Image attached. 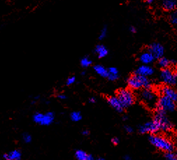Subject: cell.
Instances as JSON below:
<instances>
[{"label":"cell","mask_w":177,"mask_h":160,"mask_svg":"<svg viewBox=\"0 0 177 160\" xmlns=\"http://www.w3.org/2000/svg\"><path fill=\"white\" fill-rule=\"evenodd\" d=\"M149 141L153 145H154L158 150L165 152H173L174 150V145L165 137L161 136L151 135L149 136Z\"/></svg>","instance_id":"6da1fadb"},{"label":"cell","mask_w":177,"mask_h":160,"mask_svg":"<svg viewBox=\"0 0 177 160\" xmlns=\"http://www.w3.org/2000/svg\"><path fill=\"white\" fill-rule=\"evenodd\" d=\"M127 84L132 90H139V89L151 88V81L145 76H142L134 74L129 78Z\"/></svg>","instance_id":"7a4b0ae2"},{"label":"cell","mask_w":177,"mask_h":160,"mask_svg":"<svg viewBox=\"0 0 177 160\" xmlns=\"http://www.w3.org/2000/svg\"><path fill=\"white\" fill-rule=\"evenodd\" d=\"M153 120L158 124L160 130L169 131L172 128V124L166 115V112L163 110L157 109Z\"/></svg>","instance_id":"3957f363"},{"label":"cell","mask_w":177,"mask_h":160,"mask_svg":"<svg viewBox=\"0 0 177 160\" xmlns=\"http://www.w3.org/2000/svg\"><path fill=\"white\" fill-rule=\"evenodd\" d=\"M116 97L119 99L124 108L132 106L134 101V94H133L132 91L128 90V89L120 90L118 92Z\"/></svg>","instance_id":"277c9868"},{"label":"cell","mask_w":177,"mask_h":160,"mask_svg":"<svg viewBox=\"0 0 177 160\" xmlns=\"http://www.w3.org/2000/svg\"><path fill=\"white\" fill-rule=\"evenodd\" d=\"M139 97L143 102L149 107H153L156 105L157 95L154 91L151 88L144 89L139 93Z\"/></svg>","instance_id":"5b68a950"},{"label":"cell","mask_w":177,"mask_h":160,"mask_svg":"<svg viewBox=\"0 0 177 160\" xmlns=\"http://www.w3.org/2000/svg\"><path fill=\"white\" fill-rule=\"evenodd\" d=\"M157 109L158 110H163L165 112H172L176 109V105L174 101L169 99L168 97L162 95L159 99H158L156 103Z\"/></svg>","instance_id":"8992f818"},{"label":"cell","mask_w":177,"mask_h":160,"mask_svg":"<svg viewBox=\"0 0 177 160\" xmlns=\"http://www.w3.org/2000/svg\"><path fill=\"white\" fill-rule=\"evenodd\" d=\"M160 78L162 82L168 86L174 85L177 83V72H174L169 68L162 70Z\"/></svg>","instance_id":"52a82bcc"},{"label":"cell","mask_w":177,"mask_h":160,"mask_svg":"<svg viewBox=\"0 0 177 160\" xmlns=\"http://www.w3.org/2000/svg\"><path fill=\"white\" fill-rule=\"evenodd\" d=\"M160 130L159 127L154 120L149 121L141 125L139 128V131L141 134H154Z\"/></svg>","instance_id":"ba28073f"},{"label":"cell","mask_w":177,"mask_h":160,"mask_svg":"<svg viewBox=\"0 0 177 160\" xmlns=\"http://www.w3.org/2000/svg\"><path fill=\"white\" fill-rule=\"evenodd\" d=\"M148 51H149L153 56L154 57L155 59H158L162 57L165 50H164L163 46L159 43H153L152 44L150 45L149 47Z\"/></svg>","instance_id":"9c48e42d"},{"label":"cell","mask_w":177,"mask_h":160,"mask_svg":"<svg viewBox=\"0 0 177 160\" xmlns=\"http://www.w3.org/2000/svg\"><path fill=\"white\" fill-rule=\"evenodd\" d=\"M160 92L163 96L168 97L169 99L172 100L175 103H177V92L174 89L171 88L168 85L163 86L160 89Z\"/></svg>","instance_id":"30bf717a"},{"label":"cell","mask_w":177,"mask_h":160,"mask_svg":"<svg viewBox=\"0 0 177 160\" xmlns=\"http://www.w3.org/2000/svg\"><path fill=\"white\" fill-rule=\"evenodd\" d=\"M153 72H154V70H153L152 67L149 66V65L142 64L141 66L139 67L138 68L136 69V72H135V74L148 77V76L152 75Z\"/></svg>","instance_id":"8fae6325"},{"label":"cell","mask_w":177,"mask_h":160,"mask_svg":"<svg viewBox=\"0 0 177 160\" xmlns=\"http://www.w3.org/2000/svg\"><path fill=\"white\" fill-rule=\"evenodd\" d=\"M107 101H108L109 104L113 108H114L116 111L120 113L123 112L124 108L117 97H109L108 99H107Z\"/></svg>","instance_id":"7c38bea8"},{"label":"cell","mask_w":177,"mask_h":160,"mask_svg":"<svg viewBox=\"0 0 177 160\" xmlns=\"http://www.w3.org/2000/svg\"><path fill=\"white\" fill-rule=\"evenodd\" d=\"M154 59V57L149 51L143 52L139 56V60L142 63V64L149 65V64L152 63Z\"/></svg>","instance_id":"4fadbf2b"},{"label":"cell","mask_w":177,"mask_h":160,"mask_svg":"<svg viewBox=\"0 0 177 160\" xmlns=\"http://www.w3.org/2000/svg\"><path fill=\"white\" fill-rule=\"evenodd\" d=\"M22 157L21 152L18 150H14L4 155L6 160H21Z\"/></svg>","instance_id":"5bb4252c"},{"label":"cell","mask_w":177,"mask_h":160,"mask_svg":"<svg viewBox=\"0 0 177 160\" xmlns=\"http://www.w3.org/2000/svg\"><path fill=\"white\" fill-rule=\"evenodd\" d=\"M162 4L165 11H172L176 8L177 1L176 0H163Z\"/></svg>","instance_id":"9a60e30c"},{"label":"cell","mask_w":177,"mask_h":160,"mask_svg":"<svg viewBox=\"0 0 177 160\" xmlns=\"http://www.w3.org/2000/svg\"><path fill=\"white\" fill-rule=\"evenodd\" d=\"M55 115L53 112H48L43 114L42 120H41V125H50L54 120Z\"/></svg>","instance_id":"2e32d148"},{"label":"cell","mask_w":177,"mask_h":160,"mask_svg":"<svg viewBox=\"0 0 177 160\" xmlns=\"http://www.w3.org/2000/svg\"><path fill=\"white\" fill-rule=\"evenodd\" d=\"M95 52L99 58H103L108 55V49L104 45H97L96 46Z\"/></svg>","instance_id":"e0dca14e"},{"label":"cell","mask_w":177,"mask_h":160,"mask_svg":"<svg viewBox=\"0 0 177 160\" xmlns=\"http://www.w3.org/2000/svg\"><path fill=\"white\" fill-rule=\"evenodd\" d=\"M118 71L116 67H110L108 69V78L109 81H114L118 79Z\"/></svg>","instance_id":"ac0fdd59"},{"label":"cell","mask_w":177,"mask_h":160,"mask_svg":"<svg viewBox=\"0 0 177 160\" xmlns=\"http://www.w3.org/2000/svg\"><path fill=\"white\" fill-rule=\"evenodd\" d=\"M94 70L98 75L102 77H107L108 76V69L103 67L102 65L97 64L94 67Z\"/></svg>","instance_id":"d6986e66"},{"label":"cell","mask_w":177,"mask_h":160,"mask_svg":"<svg viewBox=\"0 0 177 160\" xmlns=\"http://www.w3.org/2000/svg\"><path fill=\"white\" fill-rule=\"evenodd\" d=\"M170 63L171 62L169 61L167 58L162 57L158 59V65H159L161 68H162V69H163L168 68L169 65H170Z\"/></svg>","instance_id":"ffe728a7"},{"label":"cell","mask_w":177,"mask_h":160,"mask_svg":"<svg viewBox=\"0 0 177 160\" xmlns=\"http://www.w3.org/2000/svg\"><path fill=\"white\" fill-rule=\"evenodd\" d=\"M169 21L172 25H177V9L172 11L169 15Z\"/></svg>","instance_id":"44dd1931"},{"label":"cell","mask_w":177,"mask_h":160,"mask_svg":"<svg viewBox=\"0 0 177 160\" xmlns=\"http://www.w3.org/2000/svg\"><path fill=\"white\" fill-rule=\"evenodd\" d=\"M71 120L74 122H78L82 119V115L81 113L78 111L72 112L70 115Z\"/></svg>","instance_id":"7402d4cb"},{"label":"cell","mask_w":177,"mask_h":160,"mask_svg":"<svg viewBox=\"0 0 177 160\" xmlns=\"http://www.w3.org/2000/svg\"><path fill=\"white\" fill-rule=\"evenodd\" d=\"M87 154L86 152L81 150H77L75 153V157L78 160H85V159L87 157Z\"/></svg>","instance_id":"603a6c76"},{"label":"cell","mask_w":177,"mask_h":160,"mask_svg":"<svg viewBox=\"0 0 177 160\" xmlns=\"http://www.w3.org/2000/svg\"><path fill=\"white\" fill-rule=\"evenodd\" d=\"M92 64V60L88 57L82 58L81 60V65L83 67H88Z\"/></svg>","instance_id":"cb8c5ba5"},{"label":"cell","mask_w":177,"mask_h":160,"mask_svg":"<svg viewBox=\"0 0 177 160\" xmlns=\"http://www.w3.org/2000/svg\"><path fill=\"white\" fill-rule=\"evenodd\" d=\"M43 115V114L41 113H36L34 114L33 116L34 121L36 123H37V124L40 125L41 122V120H42Z\"/></svg>","instance_id":"d4e9b609"},{"label":"cell","mask_w":177,"mask_h":160,"mask_svg":"<svg viewBox=\"0 0 177 160\" xmlns=\"http://www.w3.org/2000/svg\"><path fill=\"white\" fill-rule=\"evenodd\" d=\"M165 160H177L176 154L173 153L172 152H165Z\"/></svg>","instance_id":"484cf974"},{"label":"cell","mask_w":177,"mask_h":160,"mask_svg":"<svg viewBox=\"0 0 177 160\" xmlns=\"http://www.w3.org/2000/svg\"><path fill=\"white\" fill-rule=\"evenodd\" d=\"M107 27H104L102 29L101 32H100V34L99 35V39L100 40L104 39L106 36H107Z\"/></svg>","instance_id":"4316f807"},{"label":"cell","mask_w":177,"mask_h":160,"mask_svg":"<svg viewBox=\"0 0 177 160\" xmlns=\"http://www.w3.org/2000/svg\"><path fill=\"white\" fill-rule=\"evenodd\" d=\"M23 139L25 143H30L31 141H32V136H31L30 134L25 133V134H23Z\"/></svg>","instance_id":"83f0119b"},{"label":"cell","mask_w":177,"mask_h":160,"mask_svg":"<svg viewBox=\"0 0 177 160\" xmlns=\"http://www.w3.org/2000/svg\"><path fill=\"white\" fill-rule=\"evenodd\" d=\"M76 81V78L74 76H71L67 79V85H71L72 84H74Z\"/></svg>","instance_id":"f1b7e54d"},{"label":"cell","mask_w":177,"mask_h":160,"mask_svg":"<svg viewBox=\"0 0 177 160\" xmlns=\"http://www.w3.org/2000/svg\"><path fill=\"white\" fill-rule=\"evenodd\" d=\"M125 131H126L127 133H128V134H131L133 132V129L129 126H125Z\"/></svg>","instance_id":"f546056e"},{"label":"cell","mask_w":177,"mask_h":160,"mask_svg":"<svg viewBox=\"0 0 177 160\" xmlns=\"http://www.w3.org/2000/svg\"><path fill=\"white\" fill-rule=\"evenodd\" d=\"M111 142L114 143V145H118L119 143V139L118 138H113L112 140H111Z\"/></svg>","instance_id":"4dcf8cb0"},{"label":"cell","mask_w":177,"mask_h":160,"mask_svg":"<svg viewBox=\"0 0 177 160\" xmlns=\"http://www.w3.org/2000/svg\"><path fill=\"white\" fill-rule=\"evenodd\" d=\"M58 97L60 99H61V100H65V99H67L66 95H65V94H59V95L58 96Z\"/></svg>","instance_id":"1f68e13d"},{"label":"cell","mask_w":177,"mask_h":160,"mask_svg":"<svg viewBox=\"0 0 177 160\" xmlns=\"http://www.w3.org/2000/svg\"><path fill=\"white\" fill-rule=\"evenodd\" d=\"M85 160H95V159H94V157H93L91 155V154H87L86 158L85 159Z\"/></svg>","instance_id":"d6a6232c"},{"label":"cell","mask_w":177,"mask_h":160,"mask_svg":"<svg viewBox=\"0 0 177 160\" xmlns=\"http://www.w3.org/2000/svg\"><path fill=\"white\" fill-rule=\"evenodd\" d=\"M129 31H130V32H132V33H136V29L134 27L132 26V27H129Z\"/></svg>","instance_id":"836d02e7"},{"label":"cell","mask_w":177,"mask_h":160,"mask_svg":"<svg viewBox=\"0 0 177 160\" xmlns=\"http://www.w3.org/2000/svg\"><path fill=\"white\" fill-rule=\"evenodd\" d=\"M89 102L92 103H95L96 102L95 98V97H91V98H90V99H89Z\"/></svg>","instance_id":"e575fe53"},{"label":"cell","mask_w":177,"mask_h":160,"mask_svg":"<svg viewBox=\"0 0 177 160\" xmlns=\"http://www.w3.org/2000/svg\"><path fill=\"white\" fill-rule=\"evenodd\" d=\"M82 134L84 136H87L89 134V131L87 130H83V132H82Z\"/></svg>","instance_id":"d590c367"},{"label":"cell","mask_w":177,"mask_h":160,"mask_svg":"<svg viewBox=\"0 0 177 160\" xmlns=\"http://www.w3.org/2000/svg\"><path fill=\"white\" fill-rule=\"evenodd\" d=\"M145 1H146V2L147 4H151L153 2L154 0H145Z\"/></svg>","instance_id":"8d00e7d4"},{"label":"cell","mask_w":177,"mask_h":160,"mask_svg":"<svg viewBox=\"0 0 177 160\" xmlns=\"http://www.w3.org/2000/svg\"><path fill=\"white\" fill-rule=\"evenodd\" d=\"M125 160H132V159H131V157L127 155L125 157Z\"/></svg>","instance_id":"74e56055"},{"label":"cell","mask_w":177,"mask_h":160,"mask_svg":"<svg viewBox=\"0 0 177 160\" xmlns=\"http://www.w3.org/2000/svg\"><path fill=\"white\" fill-rule=\"evenodd\" d=\"M95 160H104V159H102V158H99V159H97Z\"/></svg>","instance_id":"f35d334b"},{"label":"cell","mask_w":177,"mask_h":160,"mask_svg":"<svg viewBox=\"0 0 177 160\" xmlns=\"http://www.w3.org/2000/svg\"><path fill=\"white\" fill-rule=\"evenodd\" d=\"M82 75H85V72H82Z\"/></svg>","instance_id":"ab89813d"},{"label":"cell","mask_w":177,"mask_h":160,"mask_svg":"<svg viewBox=\"0 0 177 160\" xmlns=\"http://www.w3.org/2000/svg\"><path fill=\"white\" fill-rule=\"evenodd\" d=\"M127 117H125H125H124V118H123V120H126V119H127Z\"/></svg>","instance_id":"60d3db41"},{"label":"cell","mask_w":177,"mask_h":160,"mask_svg":"<svg viewBox=\"0 0 177 160\" xmlns=\"http://www.w3.org/2000/svg\"><path fill=\"white\" fill-rule=\"evenodd\" d=\"M176 157H177V151H176Z\"/></svg>","instance_id":"b9f144b4"}]
</instances>
